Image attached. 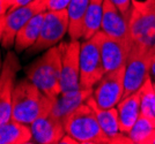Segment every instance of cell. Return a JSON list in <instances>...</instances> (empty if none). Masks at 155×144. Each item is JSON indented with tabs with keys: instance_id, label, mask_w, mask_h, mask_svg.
Returning <instances> with one entry per match:
<instances>
[{
	"instance_id": "obj_2",
	"label": "cell",
	"mask_w": 155,
	"mask_h": 144,
	"mask_svg": "<svg viewBox=\"0 0 155 144\" xmlns=\"http://www.w3.org/2000/svg\"><path fill=\"white\" fill-rule=\"evenodd\" d=\"M66 42L48 49L44 54L29 65L26 69L27 79H29L39 90L52 100H56L61 93V69L63 52Z\"/></svg>"
},
{
	"instance_id": "obj_15",
	"label": "cell",
	"mask_w": 155,
	"mask_h": 144,
	"mask_svg": "<svg viewBox=\"0 0 155 144\" xmlns=\"http://www.w3.org/2000/svg\"><path fill=\"white\" fill-rule=\"evenodd\" d=\"M87 104H89L95 111L97 120L101 124L102 129L105 135L111 139V144H132L129 135L123 134L119 129V120H118V111L115 107L111 108H102L100 107L95 99L91 95L89 98L86 100Z\"/></svg>"
},
{
	"instance_id": "obj_29",
	"label": "cell",
	"mask_w": 155,
	"mask_h": 144,
	"mask_svg": "<svg viewBox=\"0 0 155 144\" xmlns=\"http://www.w3.org/2000/svg\"><path fill=\"white\" fill-rule=\"evenodd\" d=\"M147 144H155V130H154V133L152 134L150 138L148 139V143H147Z\"/></svg>"
},
{
	"instance_id": "obj_4",
	"label": "cell",
	"mask_w": 155,
	"mask_h": 144,
	"mask_svg": "<svg viewBox=\"0 0 155 144\" xmlns=\"http://www.w3.org/2000/svg\"><path fill=\"white\" fill-rule=\"evenodd\" d=\"M154 51L152 46L133 43L126 61L123 98L138 91L150 76V64Z\"/></svg>"
},
{
	"instance_id": "obj_5",
	"label": "cell",
	"mask_w": 155,
	"mask_h": 144,
	"mask_svg": "<svg viewBox=\"0 0 155 144\" xmlns=\"http://www.w3.org/2000/svg\"><path fill=\"white\" fill-rule=\"evenodd\" d=\"M129 30L132 43L153 46L155 42V0H132Z\"/></svg>"
},
{
	"instance_id": "obj_12",
	"label": "cell",
	"mask_w": 155,
	"mask_h": 144,
	"mask_svg": "<svg viewBox=\"0 0 155 144\" xmlns=\"http://www.w3.org/2000/svg\"><path fill=\"white\" fill-rule=\"evenodd\" d=\"M80 52L81 43L72 39L65 43L61 69V92L80 89Z\"/></svg>"
},
{
	"instance_id": "obj_9",
	"label": "cell",
	"mask_w": 155,
	"mask_h": 144,
	"mask_svg": "<svg viewBox=\"0 0 155 144\" xmlns=\"http://www.w3.org/2000/svg\"><path fill=\"white\" fill-rule=\"evenodd\" d=\"M125 69L126 65H123L115 70L105 73L101 81L97 83L96 89L93 92V97L100 107H115L123 99Z\"/></svg>"
},
{
	"instance_id": "obj_1",
	"label": "cell",
	"mask_w": 155,
	"mask_h": 144,
	"mask_svg": "<svg viewBox=\"0 0 155 144\" xmlns=\"http://www.w3.org/2000/svg\"><path fill=\"white\" fill-rule=\"evenodd\" d=\"M54 100L49 98L29 79L19 81L13 91L12 119L18 122L31 124L53 111Z\"/></svg>"
},
{
	"instance_id": "obj_18",
	"label": "cell",
	"mask_w": 155,
	"mask_h": 144,
	"mask_svg": "<svg viewBox=\"0 0 155 144\" xmlns=\"http://www.w3.org/2000/svg\"><path fill=\"white\" fill-rule=\"evenodd\" d=\"M34 138L30 124L9 120L0 124V143L1 144H26Z\"/></svg>"
},
{
	"instance_id": "obj_11",
	"label": "cell",
	"mask_w": 155,
	"mask_h": 144,
	"mask_svg": "<svg viewBox=\"0 0 155 144\" xmlns=\"http://www.w3.org/2000/svg\"><path fill=\"white\" fill-rule=\"evenodd\" d=\"M96 36L100 43L101 55L105 73L115 70L123 65H126L132 43L115 38L101 30L96 33Z\"/></svg>"
},
{
	"instance_id": "obj_22",
	"label": "cell",
	"mask_w": 155,
	"mask_h": 144,
	"mask_svg": "<svg viewBox=\"0 0 155 144\" xmlns=\"http://www.w3.org/2000/svg\"><path fill=\"white\" fill-rule=\"evenodd\" d=\"M155 130V122L147 117L140 114L139 119L137 120L136 124L131 129L129 137L131 138L132 143L134 144H147L152 134Z\"/></svg>"
},
{
	"instance_id": "obj_28",
	"label": "cell",
	"mask_w": 155,
	"mask_h": 144,
	"mask_svg": "<svg viewBox=\"0 0 155 144\" xmlns=\"http://www.w3.org/2000/svg\"><path fill=\"white\" fill-rule=\"evenodd\" d=\"M150 76L155 79V52L152 55V64H150Z\"/></svg>"
},
{
	"instance_id": "obj_21",
	"label": "cell",
	"mask_w": 155,
	"mask_h": 144,
	"mask_svg": "<svg viewBox=\"0 0 155 144\" xmlns=\"http://www.w3.org/2000/svg\"><path fill=\"white\" fill-rule=\"evenodd\" d=\"M104 0H89L87 15H86V26H84V39H89L101 30V22L103 15Z\"/></svg>"
},
{
	"instance_id": "obj_30",
	"label": "cell",
	"mask_w": 155,
	"mask_h": 144,
	"mask_svg": "<svg viewBox=\"0 0 155 144\" xmlns=\"http://www.w3.org/2000/svg\"><path fill=\"white\" fill-rule=\"evenodd\" d=\"M152 50L155 52V42H154V44H153V46H152Z\"/></svg>"
},
{
	"instance_id": "obj_24",
	"label": "cell",
	"mask_w": 155,
	"mask_h": 144,
	"mask_svg": "<svg viewBox=\"0 0 155 144\" xmlns=\"http://www.w3.org/2000/svg\"><path fill=\"white\" fill-rule=\"evenodd\" d=\"M31 1L34 0H1V15H5L11 9L28 5Z\"/></svg>"
},
{
	"instance_id": "obj_19",
	"label": "cell",
	"mask_w": 155,
	"mask_h": 144,
	"mask_svg": "<svg viewBox=\"0 0 155 144\" xmlns=\"http://www.w3.org/2000/svg\"><path fill=\"white\" fill-rule=\"evenodd\" d=\"M45 13L46 12H42V13L36 14L20 29L15 38V43H14L16 52H22L27 49L31 47L36 43V40L38 39L42 26H43Z\"/></svg>"
},
{
	"instance_id": "obj_6",
	"label": "cell",
	"mask_w": 155,
	"mask_h": 144,
	"mask_svg": "<svg viewBox=\"0 0 155 144\" xmlns=\"http://www.w3.org/2000/svg\"><path fill=\"white\" fill-rule=\"evenodd\" d=\"M49 0H34L30 4L8 11L0 19V37L1 45L9 49L14 45L20 29L36 14L48 11Z\"/></svg>"
},
{
	"instance_id": "obj_20",
	"label": "cell",
	"mask_w": 155,
	"mask_h": 144,
	"mask_svg": "<svg viewBox=\"0 0 155 144\" xmlns=\"http://www.w3.org/2000/svg\"><path fill=\"white\" fill-rule=\"evenodd\" d=\"M88 4L89 0H72L67 7L70 16L68 35L71 39L79 40L80 38H84Z\"/></svg>"
},
{
	"instance_id": "obj_13",
	"label": "cell",
	"mask_w": 155,
	"mask_h": 144,
	"mask_svg": "<svg viewBox=\"0 0 155 144\" xmlns=\"http://www.w3.org/2000/svg\"><path fill=\"white\" fill-rule=\"evenodd\" d=\"M30 126L34 139L39 144L60 143L61 138L66 135L64 120L53 112L43 118L37 119Z\"/></svg>"
},
{
	"instance_id": "obj_16",
	"label": "cell",
	"mask_w": 155,
	"mask_h": 144,
	"mask_svg": "<svg viewBox=\"0 0 155 144\" xmlns=\"http://www.w3.org/2000/svg\"><path fill=\"white\" fill-rule=\"evenodd\" d=\"M116 108L118 111L119 129L123 134L127 135L141 114L140 91L138 90L132 95L123 98L117 104Z\"/></svg>"
},
{
	"instance_id": "obj_10",
	"label": "cell",
	"mask_w": 155,
	"mask_h": 144,
	"mask_svg": "<svg viewBox=\"0 0 155 144\" xmlns=\"http://www.w3.org/2000/svg\"><path fill=\"white\" fill-rule=\"evenodd\" d=\"M20 69L19 60L14 52H8L1 66L0 74V124L12 119V98L15 88V76Z\"/></svg>"
},
{
	"instance_id": "obj_25",
	"label": "cell",
	"mask_w": 155,
	"mask_h": 144,
	"mask_svg": "<svg viewBox=\"0 0 155 144\" xmlns=\"http://www.w3.org/2000/svg\"><path fill=\"white\" fill-rule=\"evenodd\" d=\"M111 1L118 7V9L123 13L124 16L129 19L131 7H132V0H111Z\"/></svg>"
},
{
	"instance_id": "obj_3",
	"label": "cell",
	"mask_w": 155,
	"mask_h": 144,
	"mask_svg": "<svg viewBox=\"0 0 155 144\" xmlns=\"http://www.w3.org/2000/svg\"><path fill=\"white\" fill-rule=\"evenodd\" d=\"M66 134L71 135L81 144H111L97 120L95 111L89 104L78 106L64 119Z\"/></svg>"
},
{
	"instance_id": "obj_26",
	"label": "cell",
	"mask_w": 155,
	"mask_h": 144,
	"mask_svg": "<svg viewBox=\"0 0 155 144\" xmlns=\"http://www.w3.org/2000/svg\"><path fill=\"white\" fill-rule=\"evenodd\" d=\"M72 0H49L48 11H60L67 8Z\"/></svg>"
},
{
	"instance_id": "obj_23",
	"label": "cell",
	"mask_w": 155,
	"mask_h": 144,
	"mask_svg": "<svg viewBox=\"0 0 155 144\" xmlns=\"http://www.w3.org/2000/svg\"><path fill=\"white\" fill-rule=\"evenodd\" d=\"M139 91L141 99V114L155 122V84L150 77L146 80Z\"/></svg>"
},
{
	"instance_id": "obj_17",
	"label": "cell",
	"mask_w": 155,
	"mask_h": 144,
	"mask_svg": "<svg viewBox=\"0 0 155 144\" xmlns=\"http://www.w3.org/2000/svg\"><path fill=\"white\" fill-rule=\"evenodd\" d=\"M93 92H94L93 89H84V88L72 91L61 92L54 100L52 112L64 120L78 106L86 103V100L93 95Z\"/></svg>"
},
{
	"instance_id": "obj_27",
	"label": "cell",
	"mask_w": 155,
	"mask_h": 144,
	"mask_svg": "<svg viewBox=\"0 0 155 144\" xmlns=\"http://www.w3.org/2000/svg\"><path fill=\"white\" fill-rule=\"evenodd\" d=\"M60 143L61 144H79V141H77V139L73 137V136H71V135L66 134L64 137L61 138Z\"/></svg>"
},
{
	"instance_id": "obj_14",
	"label": "cell",
	"mask_w": 155,
	"mask_h": 144,
	"mask_svg": "<svg viewBox=\"0 0 155 144\" xmlns=\"http://www.w3.org/2000/svg\"><path fill=\"white\" fill-rule=\"evenodd\" d=\"M101 31L115 38L132 43L130 37L129 19L124 16L123 13L111 0H104L103 2Z\"/></svg>"
},
{
	"instance_id": "obj_8",
	"label": "cell",
	"mask_w": 155,
	"mask_h": 144,
	"mask_svg": "<svg viewBox=\"0 0 155 144\" xmlns=\"http://www.w3.org/2000/svg\"><path fill=\"white\" fill-rule=\"evenodd\" d=\"M70 16L67 8L60 11H46L38 39L30 47L31 52L48 50L59 44L66 33H68Z\"/></svg>"
},
{
	"instance_id": "obj_7",
	"label": "cell",
	"mask_w": 155,
	"mask_h": 144,
	"mask_svg": "<svg viewBox=\"0 0 155 144\" xmlns=\"http://www.w3.org/2000/svg\"><path fill=\"white\" fill-rule=\"evenodd\" d=\"M103 61L101 55L100 43L97 36L81 43L80 52V85L84 89H93V86L104 76Z\"/></svg>"
}]
</instances>
